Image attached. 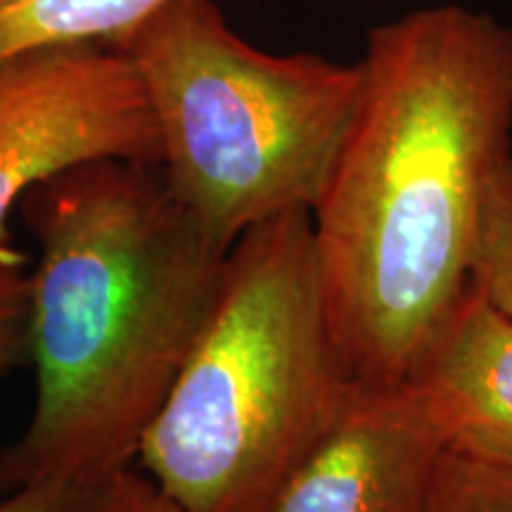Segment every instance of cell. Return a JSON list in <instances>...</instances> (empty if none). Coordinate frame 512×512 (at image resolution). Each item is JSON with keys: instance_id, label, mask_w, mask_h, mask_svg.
Returning a JSON list of instances; mask_svg holds the SVG:
<instances>
[{"instance_id": "6da1fadb", "label": "cell", "mask_w": 512, "mask_h": 512, "mask_svg": "<svg viewBox=\"0 0 512 512\" xmlns=\"http://www.w3.org/2000/svg\"><path fill=\"white\" fill-rule=\"evenodd\" d=\"M361 98L311 209L332 332L358 382L411 380L470 285L512 157V31L441 3L368 34Z\"/></svg>"}, {"instance_id": "7a4b0ae2", "label": "cell", "mask_w": 512, "mask_h": 512, "mask_svg": "<svg viewBox=\"0 0 512 512\" xmlns=\"http://www.w3.org/2000/svg\"><path fill=\"white\" fill-rule=\"evenodd\" d=\"M31 268L34 411L0 448V494L38 479L105 489L133 467L214 309L230 249L162 166L105 159L19 204Z\"/></svg>"}, {"instance_id": "3957f363", "label": "cell", "mask_w": 512, "mask_h": 512, "mask_svg": "<svg viewBox=\"0 0 512 512\" xmlns=\"http://www.w3.org/2000/svg\"><path fill=\"white\" fill-rule=\"evenodd\" d=\"M358 380L332 332L311 211L247 230L138 470L178 512H273Z\"/></svg>"}, {"instance_id": "277c9868", "label": "cell", "mask_w": 512, "mask_h": 512, "mask_svg": "<svg viewBox=\"0 0 512 512\" xmlns=\"http://www.w3.org/2000/svg\"><path fill=\"white\" fill-rule=\"evenodd\" d=\"M143 81L166 183L211 240L311 211L361 98V62L275 55L216 0H166L119 46Z\"/></svg>"}, {"instance_id": "5b68a950", "label": "cell", "mask_w": 512, "mask_h": 512, "mask_svg": "<svg viewBox=\"0 0 512 512\" xmlns=\"http://www.w3.org/2000/svg\"><path fill=\"white\" fill-rule=\"evenodd\" d=\"M105 159L162 164L133 62L100 43L0 53V242L31 190Z\"/></svg>"}, {"instance_id": "8992f818", "label": "cell", "mask_w": 512, "mask_h": 512, "mask_svg": "<svg viewBox=\"0 0 512 512\" xmlns=\"http://www.w3.org/2000/svg\"><path fill=\"white\" fill-rule=\"evenodd\" d=\"M448 434L413 380L358 382L273 512H418Z\"/></svg>"}, {"instance_id": "52a82bcc", "label": "cell", "mask_w": 512, "mask_h": 512, "mask_svg": "<svg viewBox=\"0 0 512 512\" xmlns=\"http://www.w3.org/2000/svg\"><path fill=\"white\" fill-rule=\"evenodd\" d=\"M411 380L430 399L448 444L512 456V316L472 283Z\"/></svg>"}, {"instance_id": "ba28073f", "label": "cell", "mask_w": 512, "mask_h": 512, "mask_svg": "<svg viewBox=\"0 0 512 512\" xmlns=\"http://www.w3.org/2000/svg\"><path fill=\"white\" fill-rule=\"evenodd\" d=\"M166 0H0V53L100 43L119 48Z\"/></svg>"}, {"instance_id": "9c48e42d", "label": "cell", "mask_w": 512, "mask_h": 512, "mask_svg": "<svg viewBox=\"0 0 512 512\" xmlns=\"http://www.w3.org/2000/svg\"><path fill=\"white\" fill-rule=\"evenodd\" d=\"M418 512H512V456L448 444Z\"/></svg>"}, {"instance_id": "30bf717a", "label": "cell", "mask_w": 512, "mask_h": 512, "mask_svg": "<svg viewBox=\"0 0 512 512\" xmlns=\"http://www.w3.org/2000/svg\"><path fill=\"white\" fill-rule=\"evenodd\" d=\"M470 283L512 316V157L491 185L479 223Z\"/></svg>"}, {"instance_id": "8fae6325", "label": "cell", "mask_w": 512, "mask_h": 512, "mask_svg": "<svg viewBox=\"0 0 512 512\" xmlns=\"http://www.w3.org/2000/svg\"><path fill=\"white\" fill-rule=\"evenodd\" d=\"M31 268L27 256L0 242V377L29 366Z\"/></svg>"}, {"instance_id": "7c38bea8", "label": "cell", "mask_w": 512, "mask_h": 512, "mask_svg": "<svg viewBox=\"0 0 512 512\" xmlns=\"http://www.w3.org/2000/svg\"><path fill=\"white\" fill-rule=\"evenodd\" d=\"M100 494L102 489L64 479H38L3 494L0 512H98Z\"/></svg>"}, {"instance_id": "4fadbf2b", "label": "cell", "mask_w": 512, "mask_h": 512, "mask_svg": "<svg viewBox=\"0 0 512 512\" xmlns=\"http://www.w3.org/2000/svg\"><path fill=\"white\" fill-rule=\"evenodd\" d=\"M98 512H178L162 491L136 467L119 472L102 489Z\"/></svg>"}]
</instances>
